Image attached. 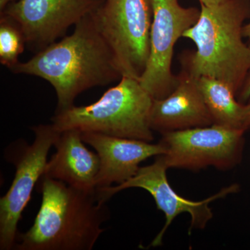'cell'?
<instances>
[{"mask_svg":"<svg viewBox=\"0 0 250 250\" xmlns=\"http://www.w3.org/2000/svg\"><path fill=\"white\" fill-rule=\"evenodd\" d=\"M75 27L71 35L10 69L14 74L39 77L48 82L57 93L56 111L72 107L77 97L85 90L110 84L122 77L93 14Z\"/></svg>","mask_w":250,"mask_h":250,"instance_id":"6da1fadb","label":"cell"},{"mask_svg":"<svg viewBox=\"0 0 250 250\" xmlns=\"http://www.w3.org/2000/svg\"><path fill=\"white\" fill-rule=\"evenodd\" d=\"M42 202L32 227L18 233V250H91L109 218L97 189L80 190L49 178H41Z\"/></svg>","mask_w":250,"mask_h":250,"instance_id":"7a4b0ae2","label":"cell"},{"mask_svg":"<svg viewBox=\"0 0 250 250\" xmlns=\"http://www.w3.org/2000/svg\"><path fill=\"white\" fill-rule=\"evenodd\" d=\"M248 0H226L201 4L197 22L183 37L196 45L182 55V68L192 76L213 77L229 85L236 95L250 70V47L243 40L244 22L250 17Z\"/></svg>","mask_w":250,"mask_h":250,"instance_id":"3957f363","label":"cell"},{"mask_svg":"<svg viewBox=\"0 0 250 250\" xmlns=\"http://www.w3.org/2000/svg\"><path fill=\"white\" fill-rule=\"evenodd\" d=\"M153 101L139 80L122 77L95 103L56 111L52 124L60 132L78 129L152 142L149 118Z\"/></svg>","mask_w":250,"mask_h":250,"instance_id":"277c9868","label":"cell"},{"mask_svg":"<svg viewBox=\"0 0 250 250\" xmlns=\"http://www.w3.org/2000/svg\"><path fill=\"white\" fill-rule=\"evenodd\" d=\"M153 16L152 0H104L93 13L122 77L139 81L146 70Z\"/></svg>","mask_w":250,"mask_h":250,"instance_id":"5b68a950","label":"cell"},{"mask_svg":"<svg viewBox=\"0 0 250 250\" xmlns=\"http://www.w3.org/2000/svg\"><path fill=\"white\" fill-rule=\"evenodd\" d=\"M244 130L217 125L162 134L160 155L168 168L200 170L213 166L228 170L239 164L244 148Z\"/></svg>","mask_w":250,"mask_h":250,"instance_id":"8992f818","label":"cell"},{"mask_svg":"<svg viewBox=\"0 0 250 250\" xmlns=\"http://www.w3.org/2000/svg\"><path fill=\"white\" fill-rule=\"evenodd\" d=\"M152 4L149 58L139 82L154 100H161L178 84V75L172 71L174 45L197 22L200 11L184 8L179 0H152Z\"/></svg>","mask_w":250,"mask_h":250,"instance_id":"52a82bcc","label":"cell"},{"mask_svg":"<svg viewBox=\"0 0 250 250\" xmlns=\"http://www.w3.org/2000/svg\"><path fill=\"white\" fill-rule=\"evenodd\" d=\"M31 129L35 139L31 146L23 143L14 164L16 173L11 187L0 199V250L14 249L18 237V224L31 197L47 163L49 149L60 136L51 125H39Z\"/></svg>","mask_w":250,"mask_h":250,"instance_id":"ba28073f","label":"cell"},{"mask_svg":"<svg viewBox=\"0 0 250 250\" xmlns=\"http://www.w3.org/2000/svg\"><path fill=\"white\" fill-rule=\"evenodd\" d=\"M167 169L168 167L159 155L151 165L140 167L134 177L125 183L116 187L111 186L97 188L100 200L104 203L115 194L130 188H141L152 195L158 209L164 212L166 220L164 228L151 243V246L154 248L161 246L163 237L174 219L185 212L188 213L191 217L189 233L191 232L192 229H205L213 217V213L209 207L210 202L236 192L239 188L237 184H234L225 188L216 195L205 200L192 201L184 198L174 191L167 181L166 175Z\"/></svg>","mask_w":250,"mask_h":250,"instance_id":"9c48e42d","label":"cell"},{"mask_svg":"<svg viewBox=\"0 0 250 250\" xmlns=\"http://www.w3.org/2000/svg\"><path fill=\"white\" fill-rule=\"evenodd\" d=\"M104 0H18L0 14L22 28L27 45L36 53L56 42L69 27L96 11Z\"/></svg>","mask_w":250,"mask_h":250,"instance_id":"30bf717a","label":"cell"},{"mask_svg":"<svg viewBox=\"0 0 250 250\" xmlns=\"http://www.w3.org/2000/svg\"><path fill=\"white\" fill-rule=\"evenodd\" d=\"M83 142L96 151L100 168L96 187L120 185L134 177L140 164L152 156L162 155L164 149L160 143L115 137L100 133L82 131Z\"/></svg>","mask_w":250,"mask_h":250,"instance_id":"8fae6325","label":"cell"},{"mask_svg":"<svg viewBox=\"0 0 250 250\" xmlns=\"http://www.w3.org/2000/svg\"><path fill=\"white\" fill-rule=\"evenodd\" d=\"M175 89L166 98L154 100L151 128L161 134L213 125L197 77L182 68Z\"/></svg>","mask_w":250,"mask_h":250,"instance_id":"7c38bea8","label":"cell"},{"mask_svg":"<svg viewBox=\"0 0 250 250\" xmlns=\"http://www.w3.org/2000/svg\"><path fill=\"white\" fill-rule=\"evenodd\" d=\"M84 143L80 130L61 132L54 146L55 154L47 161L41 178L56 179L86 191L96 190L100 157Z\"/></svg>","mask_w":250,"mask_h":250,"instance_id":"4fadbf2b","label":"cell"},{"mask_svg":"<svg viewBox=\"0 0 250 250\" xmlns=\"http://www.w3.org/2000/svg\"><path fill=\"white\" fill-rule=\"evenodd\" d=\"M198 85L213 125L247 131V104L237 101L232 88L213 77L197 78Z\"/></svg>","mask_w":250,"mask_h":250,"instance_id":"5bb4252c","label":"cell"},{"mask_svg":"<svg viewBox=\"0 0 250 250\" xmlns=\"http://www.w3.org/2000/svg\"><path fill=\"white\" fill-rule=\"evenodd\" d=\"M26 45L21 24L11 16L0 14V63L10 70L19 62L18 58Z\"/></svg>","mask_w":250,"mask_h":250,"instance_id":"9a60e30c","label":"cell"},{"mask_svg":"<svg viewBox=\"0 0 250 250\" xmlns=\"http://www.w3.org/2000/svg\"><path fill=\"white\" fill-rule=\"evenodd\" d=\"M239 102L241 103H246L248 101L250 98V70L248 72V75L243 84L242 85L241 90L238 94Z\"/></svg>","mask_w":250,"mask_h":250,"instance_id":"2e32d148","label":"cell"},{"mask_svg":"<svg viewBox=\"0 0 250 250\" xmlns=\"http://www.w3.org/2000/svg\"><path fill=\"white\" fill-rule=\"evenodd\" d=\"M200 4L205 5V6H213L226 1V0H199Z\"/></svg>","mask_w":250,"mask_h":250,"instance_id":"e0dca14e","label":"cell"},{"mask_svg":"<svg viewBox=\"0 0 250 250\" xmlns=\"http://www.w3.org/2000/svg\"><path fill=\"white\" fill-rule=\"evenodd\" d=\"M18 0H0V12L4 11L5 8L8 6V5L12 4V3L18 1Z\"/></svg>","mask_w":250,"mask_h":250,"instance_id":"ac0fdd59","label":"cell"},{"mask_svg":"<svg viewBox=\"0 0 250 250\" xmlns=\"http://www.w3.org/2000/svg\"><path fill=\"white\" fill-rule=\"evenodd\" d=\"M243 37L248 38L250 41V22L245 24L243 29Z\"/></svg>","mask_w":250,"mask_h":250,"instance_id":"d6986e66","label":"cell"},{"mask_svg":"<svg viewBox=\"0 0 250 250\" xmlns=\"http://www.w3.org/2000/svg\"><path fill=\"white\" fill-rule=\"evenodd\" d=\"M247 103L248 106V118H247L246 128L247 130L250 129V98Z\"/></svg>","mask_w":250,"mask_h":250,"instance_id":"ffe728a7","label":"cell"}]
</instances>
